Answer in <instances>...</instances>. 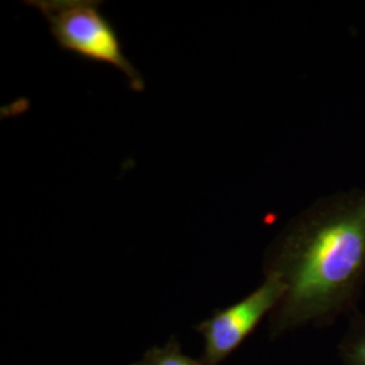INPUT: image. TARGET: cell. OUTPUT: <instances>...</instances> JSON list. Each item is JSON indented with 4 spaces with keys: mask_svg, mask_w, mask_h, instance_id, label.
<instances>
[{
    "mask_svg": "<svg viewBox=\"0 0 365 365\" xmlns=\"http://www.w3.org/2000/svg\"><path fill=\"white\" fill-rule=\"evenodd\" d=\"M264 274L284 286L269 315L271 339L356 313L365 286V190L327 196L300 212L269 245Z\"/></svg>",
    "mask_w": 365,
    "mask_h": 365,
    "instance_id": "obj_1",
    "label": "cell"
},
{
    "mask_svg": "<svg viewBox=\"0 0 365 365\" xmlns=\"http://www.w3.org/2000/svg\"><path fill=\"white\" fill-rule=\"evenodd\" d=\"M26 4L43 15L61 51L114 66L126 76L133 91H144V78L125 56L117 30L101 11L102 1L29 0Z\"/></svg>",
    "mask_w": 365,
    "mask_h": 365,
    "instance_id": "obj_2",
    "label": "cell"
},
{
    "mask_svg": "<svg viewBox=\"0 0 365 365\" xmlns=\"http://www.w3.org/2000/svg\"><path fill=\"white\" fill-rule=\"evenodd\" d=\"M284 295V286L265 274L255 291L235 304L215 310L211 318L196 327L205 339L203 365H218L229 357L260 325L267 314H272Z\"/></svg>",
    "mask_w": 365,
    "mask_h": 365,
    "instance_id": "obj_3",
    "label": "cell"
},
{
    "mask_svg": "<svg viewBox=\"0 0 365 365\" xmlns=\"http://www.w3.org/2000/svg\"><path fill=\"white\" fill-rule=\"evenodd\" d=\"M337 351L341 364L365 365V314L360 310L349 317Z\"/></svg>",
    "mask_w": 365,
    "mask_h": 365,
    "instance_id": "obj_4",
    "label": "cell"
},
{
    "mask_svg": "<svg viewBox=\"0 0 365 365\" xmlns=\"http://www.w3.org/2000/svg\"><path fill=\"white\" fill-rule=\"evenodd\" d=\"M135 365H203L182 354L179 342L170 339L164 348H153L145 353L144 359Z\"/></svg>",
    "mask_w": 365,
    "mask_h": 365,
    "instance_id": "obj_5",
    "label": "cell"
}]
</instances>
